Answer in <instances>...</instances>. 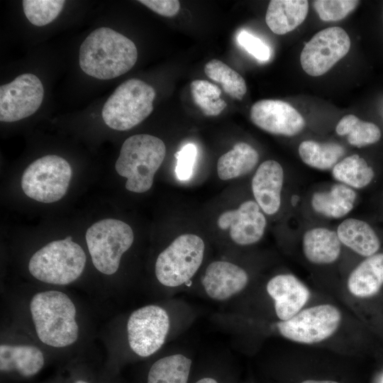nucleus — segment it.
Instances as JSON below:
<instances>
[{
	"label": "nucleus",
	"mask_w": 383,
	"mask_h": 383,
	"mask_svg": "<svg viewBox=\"0 0 383 383\" xmlns=\"http://www.w3.org/2000/svg\"><path fill=\"white\" fill-rule=\"evenodd\" d=\"M85 238L94 266L111 275L118 270L122 255L132 245L134 234L126 223L106 218L91 225Z\"/></svg>",
	"instance_id": "nucleus-7"
},
{
	"label": "nucleus",
	"mask_w": 383,
	"mask_h": 383,
	"mask_svg": "<svg viewBox=\"0 0 383 383\" xmlns=\"http://www.w3.org/2000/svg\"><path fill=\"white\" fill-rule=\"evenodd\" d=\"M86 260L83 249L68 236L52 241L35 252L30 259L28 269L41 282L65 285L82 274Z\"/></svg>",
	"instance_id": "nucleus-4"
},
{
	"label": "nucleus",
	"mask_w": 383,
	"mask_h": 383,
	"mask_svg": "<svg viewBox=\"0 0 383 383\" xmlns=\"http://www.w3.org/2000/svg\"><path fill=\"white\" fill-rule=\"evenodd\" d=\"M238 44L259 61L266 62L271 55L268 45L260 38L245 31H240L237 37Z\"/></svg>",
	"instance_id": "nucleus-34"
},
{
	"label": "nucleus",
	"mask_w": 383,
	"mask_h": 383,
	"mask_svg": "<svg viewBox=\"0 0 383 383\" xmlns=\"http://www.w3.org/2000/svg\"><path fill=\"white\" fill-rule=\"evenodd\" d=\"M30 309L41 342L52 347L63 348L77 340L76 308L65 293L53 290L37 293L30 301Z\"/></svg>",
	"instance_id": "nucleus-2"
},
{
	"label": "nucleus",
	"mask_w": 383,
	"mask_h": 383,
	"mask_svg": "<svg viewBox=\"0 0 383 383\" xmlns=\"http://www.w3.org/2000/svg\"><path fill=\"white\" fill-rule=\"evenodd\" d=\"M340 243L337 233L326 228H315L304 233L303 252L312 263L330 264L340 256Z\"/></svg>",
	"instance_id": "nucleus-21"
},
{
	"label": "nucleus",
	"mask_w": 383,
	"mask_h": 383,
	"mask_svg": "<svg viewBox=\"0 0 383 383\" xmlns=\"http://www.w3.org/2000/svg\"><path fill=\"white\" fill-rule=\"evenodd\" d=\"M44 365L42 351L33 345L0 346V370L4 372H16L24 377L36 374Z\"/></svg>",
	"instance_id": "nucleus-20"
},
{
	"label": "nucleus",
	"mask_w": 383,
	"mask_h": 383,
	"mask_svg": "<svg viewBox=\"0 0 383 383\" xmlns=\"http://www.w3.org/2000/svg\"><path fill=\"white\" fill-rule=\"evenodd\" d=\"M170 328L167 311L157 305L135 310L127 322L128 341L137 355L149 357L164 345Z\"/></svg>",
	"instance_id": "nucleus-10"
},
{
	"label": "nucleus",
	"mask_w": 383,
	"mask_h": 383,
	"mask_svg": "<svg viewBox=\"0 0 383 383\" xmlns=\"http://www.w3.org/2000/svg\"><path fill=\"white\" fill-rule=\"evenodd\" d=\"M138 1L156 13L165 17L174 16L180 9V3L177 0H140Z\"/></svg>",
	"instance_id": "nucleus-36"
},
{
	"label": "nucleus",
	"mask_w": 383,
	"mask_h": 383,
	"mask_svg": "<svg viewBox=\"0 0 383 383\" xmlns=\"http://www.w3.org/2000/svg\"><path fill=\"white\" fill-rule=\"evenodd\" d=\"M299 154L307 165L321 170L333 167L344 155V148L335 143H321L314 140H304L299 145Z\"/></svg>",
	"instance_id": "nucleus-26"
},
{
	"label": "nucleus",
	"mask_w": 383,
	"mask_h": 383,
	"mask_svg": "<svg viewBox=\"0 0 383 383\" xmlns=\"http://www.w3.org/2000/svg\"><path fill=\"white\" fill-rule=\"evenodd\" d=\"M248 282V274L243 268L231 262L216 260L207 266L201 284L210 299L226 301L243 291Z\"/></svg>",
	"instance_id": "nucleus-15"
},
{
	"label": "nucleus",
	"mask_w": 383,
	"mask_h": 383,
	"mask_svg": "<svg viewBox=\"0 0 383 383\" xmlns=\"http://www.w3.org/2000/svg\"><path fill=\"white\" fill-rule=\"evenodd\" d=\"M301 383H339L333 380H314V379H308L305 380Z\"/></svg>",
	"instance_id": "nucleus-37"
},
{
	"label": "nucleus",
	"mask_w": 383,
	"mask_h": 383,
	"mask_svg": "<svg viewBox=\"0 0 383 383\" xmlns=\"http://www.w3.org/2000/svg\"><path fill=\"white\" fill-rule=\"evenodd\" d=\"M336 233L341 243L362 256H372L380 248L377 235L365 221L345 219L338 226Z\"/></svg>",
	"instance_id": "nucleus-22"
},
{
	"label": "nucleus",
	"mask_w": 383,
	"mask_h": 383,
	"mask_svg": "<svg viewBox=\"0 0 383 383\" xmlns=\"http://www.w3.org/2000/svg\"><path fill=\"white\" fill-rule=\"evenodd\" d=\"M283 182L284 171L278 162L269 160L257 169L252 179V191L265 213L273 215L279 211Z\"/></svg>",
	"instance_id": "nucleus-17"
},
{
	"label": "nucleus",
	"mask_w": 383,
	"mask_h": 383,
	"mask_svg": "<svg viewBox=\"0 0 383 383\" xmlns=\"http://www.w3.org/2000/svg\"><path fill=\"white\" fill-rule=\"evenodd\" d=\"M252 122L260 129L274 135L294 136L305 127L303 116L289 104L274 99H262L252 104Z\"/></svg>",
	"instance_id": "nucleus-13"
},
{
	"label": "nucleus",
	"mask_w": 383,
	"mask_h": 383,
	"mask_svg": "<svg viewBox=\"0 0 383 383\" xmlns=\"http://www.w3.org/2000/svg\"><path fill=\"white\" fill-rule=\"evenodd\" d=\"M166 155V146L157 137L137 134L123 143L116 162L117 173L126 178V188L135 193L148 191Z\"/></svg>",
	"instance_id": "nucleus-3"
},
{
	"label": "nucleus",
	"mask_w": 383,
	"mask_h": 383,
	"mask_svg": "<svg viewBox=\"0 0 383 383\" xmlns=\"http://www.w3.org/2000/svg\"><path fill=\"white\" fill-rule=\"evenodd\" d=\"M360 4L356 0H317L313 1L319 18L323 21H338L353 11Z\"/></svg>",
	"instance_id": "nucleus-32"
},
{
	"label": "nucleus",
	"mask_w": 383,
	"mask_h": 383,
	"mask_svg": "<svg viewBox=\"0 0 383 383\" xmlns=\"http://www.w3.org/2000/svg\"><path fill=\"white\" fill-rule=\"evenodd\" d=\"M221 230H229L231 239L239 245L258 242L264 235L267 221L255 201H245L235 209L223 212L217 219Z\"/></svg>",
	"instance_id": "nucleus-14"
},
{
	"label": "nucleus",
	"mask_w": 383,
	"mask_h": 383,
	"mask_svg": "<svg viewBox=\"0 0 383 383\" xmlns=\"http://www.w3.org/2000/svg\"><path fill=\"white\" fill-rule=\"evenodd\" d=\"M309 1L306 0H272L265 22L275 34L284 35L300 26L306 18Z\"/></svg>",
	"instance_id": "nucleus-19"
},
{
	"label": "nucleus",
	"mask_w": 383,
	"mask_h": 383,
	"mask_svg": "<svg viewBox=\"0 0 383 383\" xmlns=\"http://www.w3.org/2000/svg\"><path fill=\"white\" fill-rule=\"evenodd\" d=\"M341 320V312L336 306L323 304L303 309L289 320L279 321L276 328L286 339L311 345L332 336L338 329Z\"/></svg>",
	"instance_id": "nucleus-9"
},
{
	"label": "nucleus",
	"mask_w": 383,
	"mask_h": 383,
	"mask_svg": "<svg viewBox=\"0 0 383 383\" xmlns=\"http://www.w3.org/2000/svg\"><path fill=\"white\" fill-rule=\"evenodd\" d=\"M196 155L197 148L192 143L184 145L176 152L175 174L178 179L186 181L192 177Z\"/></svg>",
	"instance_id": "nucleus-33"
},
{
	"label": "nucleus",
	"mask_w": 383,
	"mask_h": 383,
	"mask_svg": "<svg viewBox=\"0 0 383 383\" xmlns=\"http://www.w3.org/2000/svg\"><path fill=\"white\" fill-rule=\"evenodd\" d=\"M44 89L33 74L18 76L0 87V121L14 122L33 114L42 104Z\"/></svg>",
	"instance_id": "nucleus-12"
},
{
	"label": "nucleus",
	"mask_w": 383,
	"mask_h": 383,
	"mask_svg": "<svg viewBox=\"0 0 383 383\" xmlns=\"http://www.w3.org/2000/svg\"><path fill=\"white\" fill-rule=\"evenodd\" d=\"M206 75L221 84L224 91L232 98L242 100L247 91L243 77L221 60L213 59L204 67Z\"/></svg>",
	"instance_id": "nucleus-29"
},
{
	"label": "nucleus",
	"mask_w": 383,
	"mask_h": 383,
	"mask_svg": "<svg viewBox=\"0 0 383 383\" xmlns=\"http://www.w3.org/2000/svg\"><path fill=\"white\" fill-rule=\"evenodd\" d=\"M190 89L194 103L206 116H218L227 106L226 102L220 98L221 89L213 83L196 79L192 82Z\"/></svg>",
	"instance_id": "nucleus-30"
},
{
	"label": "nucleus",
	"mask_w": 383,
	"mask_h": 383,
	"mask_svg": "<svg viewBox=\"0 0 383 383\" xmlns=\"http://www.w3.org/2000/svg\"><path fill=\"white\" fill-rule=\"evenodd\" d=\"M351 42L347 32L340 27H329L316 33L305 45L300 62L310 76L326 73L350 50Z\"/></svg>",
	"instance_id": "nucleus-11"
},
{
	"label": "nucleus",
	"mask_w": 383,
	"mask_h": 383,
	"mask_svg": "<svg viewBox=\"0 0 383 383\" xmlns=\"http://www.w3.org/2000/svg\"><path fill=\"white\" fill-rule=\"evenodd\" d=\"M333 177L343 184L356 189L367 186L374 173L366 160L358 155L348 156L332 169Z\"/></svg>",
	"instance_id": "nucleus-27"
},
{
	"label": "nucleus",
	"mask_w": 383,
	"mask_h": 383,
	"mask_svg": "<svg viewBox=\"0 0 383 383\" xmlns=\"http://www.w3.org/2000/svg\"><path fill=\"white\" fill-rule=\"evenodd\" d=\"M356 193L344 184H334L328 192H315L311 198L313 210L329 218L345 216L353 208Z\"/></svg>",
	"instance_id": "nucleus-24"
},
{
	"label": "nucleus",
	"mask_w": 383,
	"mask_h": 383,
	"mask_svg": "<svg viewBox=\"0 0 383 383\" xmlns=\"http://www.w3.org/2000/svg\"><path fill=\"white\" fill-rule=\"evenodd\" d=\"M205 251L202 238L192 233L177 237L158 255L155 272L158 282L167 287L188 282L201 267Z\"/></svg>",
	"instance_id": "nucleus-6"
},
{
	"label": "nucleus",
	"mask_w": 383,
	"mask_h": 383,
	"mask_svg": "<svg viewBox=\"0 0 383 383\" xmlns=\"http://www.w3.org/2000/svg\"><path fill=\"white\" fill-rule=\"evenodd\" d=\"M137 59L135 43L107 27L92 31L79 48L82 70L99 79H110L125 74L135 65Z\"/></svg>",
	"instance_id": "nucleus-1"
},
{
	"label": "nucleus",
	"mask_w": 383,
	"mask_h": 383,
	"mask_svg": "<svg viewBox=\"0 0 383 383\" xmlns=\"http://www.w3.org/2000/svg\"><path fill=\"white\" fill-rule=\"evenodd\" d=\"M266 290L273 300L275 314L282 321L289 320L301 311L311 296L309 288L291 274L272 277Z\"/></svg>",
	"instance_id": "nucleus-16"
},
{
	"label": "nucleus",
	"mask_w": 383,
	"mask_h": 383,
	"mask_svg": "<svg viewBox=\"0 0 383 383\" xmlns=\"http://www.w3.org/2000/svg\"><path fill=\"white\" fill-rule=\"evenodd\" d=\"M259 161V154L250 145L240 142L222 155L217 162V174L222 180L233 179L251 172Z\"/></svg>",
	"instance_id": "nucleus-25"
},
{
	"label": "nucleus",
	"mask_w": 383,
	"mask_h": 383,
	"mask_svg": "<svg viewBox=\"0 0 383 383\" xmlns=\"http://www.w3.org/2000/svg\"><path fill=\"white\" fill-rule=\"evenodd\" d=\"M72 170L62 157L49 155L30 163L21 177V188L30 198L43 203H52L66 194Z\"/></svg>",
	"instance_id": "nucleus-8"
},
{
	"label": "nucleus",
	"mask_w": 383,
	"mask_h": 383,
	"mask_svg": "<svg viewBox=\"0 0 383 383\" xmlns=\"http://www.w3.org/2000/svg\"><path fill=\"white\" fill-rule=\"evenodd\" d=\"M23 8L28 20L37 26L54 21L62 10L63 0H23Z\"/></svg>",
	"instance_id": "nucleus-31"
},
{
	"label": "nucleus",
	"mask_w": 383,
	"mask_h": 383,
	"mask_svg": "<svg viewBox=\"0 0 383 383\" xmlns=\"http://www.w3.org/2000/svg\"><path fill=\"white\" fill-rule=\"evenodd\" d=\"M155 89L136 78L121 83L102 109L104 123L116 131H127L144 121L153 110Z\"/></svg>",
	"instance_id": "nucleus-5"
},
{
	"label": "nucleus",
	"mask_w": 383,
	"mask_h": 383,
	"mask_svg": "<svg viewBox=\"0 0 383 383\" xmlns=\"http://www.w3.org/2000/svg\"><path fill=\"white\" fill-rule=\"evenodd\" d=\"M335 131L339 135H348V143L357 148L376 143L382 135L376 124L361 121L353 114L344 116L338 123Z\"/></svg>",
	"instance_id": "nucleus-28"
},
{
	"label": "nucleus",
	"mask_w": 383,
	"mask_h": 383,
	"mask_svg": "<svg viewBox=\"0 0 383 383\" xmlns=\"http://www.w3.org/2000/svg\"><path fill=\"white\" fill-rule=\"evenodd\" d=\"M189 383H234L232 373L224 367L213 366L193 371Z\"/></svg>",
	"instance_id": "nucleus-35"
},
{
	"label": "nucleus",
	"mask_w": 383,
	"mask_h": 383,
	"mask_svg": "<svg viewBox=\"0 0 383 383\" xmlns=\"http://www.w3.org/2000/svg\"><path fill=\"white\" fill-rule=\"evenodd\" d=\"M298 199H299V197L297 196H293V197L292 199V202L293 205H294L297 202Z\"/></svg>",
	"instance_id": "nucleus-38"
},
{
	"label": "nucleus",
	"mask_w": 383,
	"mask_h": 383,
	"mask_svg": "<svg viewBox=\"0 0 383 383\" xmlns=\"http://www.w3.org/2000/svg\"><path fill=\"white\" fill-rule=\"evenodd\" d=\"M194 371L192 359L173 353L155 361L147 372L146 383H189Z\"/></svg>",
	"instance_id": "nucleus-23"
},
{
	"label": "nucleus",
	"mask_w": 383,
	"mask_h": 383,
	"mask_svg": "<svg viewBox=\"0 0 383 383\" xmlns=\"http://www.w3.org/2000/svg\"><path fill=\"white\" fill-rule=\"evenodd\" d=\"M383 285V253L374 254L360 262L350 274L347 287L357 298L374 296Z\"/></svg>",
	"instance_id": "nucleus-18"
},
{
	"label": "nucleus",
	"mask_w": 383,
	"mask_h": 383,
	"mask_svg": "<svg viewBox=\"0 0 383 383\" xmlns=\"http://www.w3.org/2000/svg\"><path fill=\"white\" fill-rule=\"evenodd\" d=\"M75 383H89V382H85V381H82V380H78Z\"/></svg>",
	"instance_id": "nucleus-39"
}]
</instances>
